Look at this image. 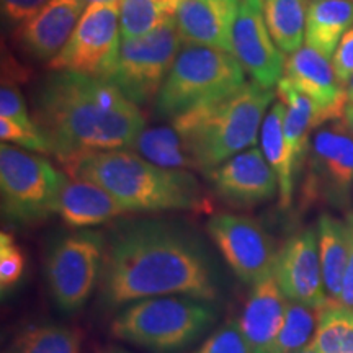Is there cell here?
I'll use <instances>...</instances> for the list:
<instances>
[{
	"mask_svg": "<svg viewBox=\"0 0 353 353\" xmlns=\"http://www.w3.org/2000/svg\"><path fill=\"white\" fill-rule=\"evenodd\" d=\"M345 90H347V101H348V105H353V77H352V81L347 83Z\"/></svg>",
	"mask_w": 353,
	"mask_h": 353,
	"instance_id": "39",
	"label": "cell"
},
{
	"mask_svg": "<svg viewBox=\"0 0 353 353\" xmlns=\"http://www.w3.org/2000/svg\"><path fill=\"white\" fill-rule=\"evenodd\" d=\"M353 26V0H311L306 17V46L332 59L337 44Z\"/></svg>",
	"mask_w": 353,
	"mask_h": 353,
	"instance_id": "23",
	"label": "cell"
},
{
	"mask_svg": "<svg viewBox=\"0 0 353 353\" xmlns=\"http://www.w3.org/2000/svg\"><path fill=\"white\" fill-rule=\"evenodd\" d=\"M232 56L247 76L263 88L276 87L283 77L285 54L268 32L263 0H242L232 30Z\"/></svg>",
	"mask_w": 353,
	"mask_h": 353,
	"instance_id": "13",
	"label": "cell"
},
{
	"mask_svg": "<svg viewBox=\"0 0 353 353\" xmlns=\"http://www.w3.org/2000/svg\"><path fill=\"white\" fill-rule=\"evenodd\" d=\"M170 17H175V6L169 0H121V39L144 37Z\"/></svg>",
	"mask_w": 353,
	"mask_h": 353,
	"instance_id": "29",
	"label": "cell"
},
{
	"mask_svg": "<svg viewBox=\"0 0 353 353\" xmlns=\"http://www.w3.org/2000/svg\"><path fill=\"white\" fill-rule=\"evenodd\" d=\"M276 95L283 101L285 112V138L293 164L294 176L299 175L306 162L311 132L322 126L319 110L309 97H306L281 77L276 85Z\"/></svg>",
	"mask_w": 353,
	"mask_h": 353,
	"instance_id": "21",
	"label": "cell"
},
{
	"mask_svg": "<svg viewBox=\"0 0 353 353\" xmlns=\"http://www.w3.org/2000/svg\"><path fill=\"white\" fill-rule=\"evenodd\" d=\"M343 121L348 126V130L353 134V105H347L345 112H343Z\"/></svg>",
	"mask_w": 353,
	"mask_h": 353,
	"instance_id": "38",
	"label": "cell"
},
{
	"mask_svg": "<svg viewBox=\"0 0 353 353\" xmlns=\"http://www.w3.org/2000/svg\"><path fill=\"white\" fill-rule=\"evenodd\" d=\"M317 242L324 288L329 303L341 301L342 283L350 259V228L347 221L324 213L317 223Z\"/></svg>",
	"mask_w": 353,
	"mask_h": 353,
	"instance_id": "22",
	"label": "cell"
},
{
	"mask_svg": "<svg viewBox=\"0 0 353 353\" xmlns=\"http://www.w3.org/2000/svg\"><path fill=\"white\" fill-rule=\"evenodd\" d=\"M65 180L48 159L6 143L0 148L2 214L12 223L32 224L57 213Z\"/></svg>",
	"mask_w": 353,
	"mask_h": 353,
	"instance_id": "7",
	"label": "cell"
},
{
	"mask_svg": "<svg viewBox=\"0 0 353 353\" xmlns=\"http://www.w3.org/2000/svg\"><path fill=\"white\" fill-rule=\"evenodd\" d=\"M2 353H20V348H19V343H13V345H10L8 348H6Z\"/></svg>",
	"mask_w": 353,
	"mask_h": 353,
	"instance_id": "40",
	"label": "cell"
},
{
	"mask_svg": "<svg viewBox=\"0 0 353 353\" xmlns=\"http://www.w3.org/2000/svg\"><path fill=\"white\" fill-rule=\"evenodd\" d=\"M206 231L231 270L245 285H257L273 273L278 252L272 237L255 219L218 213L206 223Z\"/></svg>",
	"mask_w": 353,
	"mask_h": 353,
	"instance_id": "12",
	"label": "cell"
},
{
	"mask_svg": "<svg viewBox=\"0 0 353 353\" xmlns=\"http://www.w3.org/2000/svg\"><path fill=\"white\" fill-rule=\"evenodd\" d=\"M321 309L288 299L283 325L276 335L270 353H296L306 348L316 334Z\"/></svg>",
	"mask_w": 353,
	"mask_h": 353,
	"instance_id": "28",
	"label": "cell"
},
{
	"mask_svg": "<svg viewBox=\"0 0 353 353\" xmlns=\"http://www.w3.org/2000/svg\"><path fill=\"white\" fill-rule=\"evenodd\" d=\"M25 272V255L12 234H0V288L2 293L12 290Z\"/></svg>",
	"mask_w": 353,
	"mask_h": 353,
	"instance_id": "33",
	"label": "cell"
},
{
	"mask_svg": "<svg viewBox=\"0 0 353 353\" xmlns=\"http://www.w3.org/2000/svg\"><path fill=\"white\" fill-rule=\"evenodd\" d=\"M285 112L286 107L283 101L280 99L273 101L263 120L262 130H260V149L278 176L280 206L283 210H288L293 201L296 176H294L288 144L285 138Z\"/></svg>",
	"mask_w": 353,
	"mask_h": 353,
	"instance_id": "24",
	"label": "cell"
},
{
	"mask_svg": "<svg viewBox=\"0 0 353 353\" xmlns=\"http://www.w3.org/2000/svg\"><path fill=\"white\" fill-rule=\"evenodd\" d=\"M0 139L2 143H12L20 145L21 149L39 154H52L51 144L38 125L26 126L10 120V118L0 117Z\"/></svg>",
	"mask_w": 353,
	"mask_h": 353,
	"instance_id": "31",
	"label": "cell"
},
{
	"mask_svg": "<svg viewBox=\"0 0 353 353\" xmlns=\"http://www.w3.org/2000/svg\"><path fill=\"white\" fill-rule=\"evenodd\" d=\"M273 275L290 301L312 307H324L329 303L314 229L307 228L293 234L285 242L276 254Z\"/></svg>",
	"mask_w": 353,
	"mask_h": 353,
	"instance_id": "14",
	"label": "cell"
},
{
	"mask_svg": "<svg viewBox=\"0 0 353 353\" xmlns=\"http://www.w3.org/2000/svg\"><path fill=\"white\" fill-rule=\"evenodd\" d=\"M307 6V0H263L268 32L283 54L290 56L303 48Z\"/></svg>",
	"mask_w": 353,
	"mask_h": 353,
	"instance_id": "26",
	"label": "cell"
},
{
	"mask_svg": "<svg viewBox=\"0 0 353 353\" xmlns=\"http://www.w3.org/2000/svg\"><path fill=\"white\" fill-rule=\"evenodd\" d=\"M296 353H319V352L314 350V348H312L311 345H307L306 348H303V350H299V352H296Z\"/></svg>",
	"mask_w": 353,
	"mask_h": 353,
	"instance_id": "41",
	"label": "cell"
},
{
	"mask_svg": "<svg viewBox=\"0 0 353 353\" xmlns=\"http://www.w3.org/2000/svg\"><path fill=\"white\" fill-rule=\"evenodd\" d=\"M242 0H179L175 20L185 43L231 52Z\"/></svg>",
	"mask_w": 353,
	"mask_h": 353,
	"instance_id": "18",
	"label": "cell"
},
{
	"mask_svg": "<svg viewBox=\"0 0 353 353\" xmlns=\"http://www.w3.org/2000/svg\"><path fill=\"white\" fill-rule=\"evenodd\" d=\"M183 43L175 17L144 37L121 39L120 52L105 81L113 83L138 107L151 103L169 76Z\"/></svg>",
	"mask_w": 353,
	"mask_h": 353,
	"instance_id": "8",
	"label": "cell"
},
{
	"mask_svg": "<svg viewBox=\"0 0 353 353\" xmlns=\"http://www.w3.org/2000/svg\"><path fill=\"white\" fill-rule=\"evenodd\" d=\"M85 0H51L37 17L13 33L26 56L50 63L63 51L65 43L85 12Z\"/></svg>",
	"mask_w": 353,
	"mask_h": 353,
	"instance_id": "17",
	"label": "cell"
},
{
	"mask_svg": "<svg viewBox=\"0 0 353 353\" xmlns=\"http://www.w3.org/2000/svg\"><path fill=\"white\" fill-rule=\"evenodd\" d=\"M61 164L72 179L88 180L107 190L126 213L206 206L195 175L159 167L126 149L82 152Z\"/></svg>",
	"mask_w": 353,
	"mask_h": 353,
	"instance_id": "3",
	"label": "cell"
},
{
	"mask_svg": "<svg viewBox=\"0 0 353 353\" xmlns=\"http://www.w3.org/2000/svg\"><path fill=\"white\" fill-rule=\"evenodd\" d=\"M216 195L236 208L270 201L278 192V176L257 145L245 149L205 174Z\"/></svg>",
	"mask_w": 353,
	"mask_h": 353,
	"instance_id": "15",
	"label": "cell"
},
{
	"mask_svg": "<svg viewBox=\"0 0 353 353\" xmlns=\"http://www.w3.org/2000/svg\"><path fill=\"white\" fill-rule=\"evenodd\" d=\"M275 100L273 88L249 81L226 99L185 113L170 125L183 138L196 170L208 174L257 144L268 107Z\"/></svg>",
	"mask_w": 353,
	"mask_h": 353,
	"instance_id": "4",
	"label": "cell"
},
{
	"mask_svg": "<svg viewBox=\"0 0 353 353\" xmlns=\"http://www.w3.org/2000/svg\"><path fill=\"white\" fill-rule=\"evenodd\" d=\"M103 353H130V352L123 350V348H108V350L103 352Z\"/></svg>",
	"mask_w": 353,
	"mask_h": 353,
	"instance_id": "42",
	"label": "cell"
},
{
	"mask_svg": "<svg viewBox=\"0 0 353 353\" xmlns=\"http://www.w3.org/2000/svg\"><path fill=\"white\" fill-rule=\"evenodd\" d=\"M131 149L145 161L172 170L196 169L195 159L174 126L144 128Z\"/></svg>",
	"mask_w": 353,
	"mask_h": 353,
	"instance_id": "25",
	"label": "cell"
},
{
	"mask_svg": "<svg viewBox=\"0 0 353 353\" xmlns=\"http://www.w3.org/2000/svg\"><path fill=\"white\" fill-rule=\"evenodd\" d=\"M218 321L213 303L188 296H157L131 303L114 317L112 334L154 353H176L195 343Z\"/></svg>",
	"mask_w": 353,
	"mask_h": 353,
	"instance_id": "5",
	"label": "cell"
},
{
	"mask_svg": "<svg viewBox=\"0 0 353 353\" xmlns=\"http://www.w3.org/2000/svg\"><path fill=\"white\" fill-rule=\"evenodd\" d=\"M30 103L59 162L88 151L130 149L145 128L141 108L113 83L74 70L38 77Z\"/></svg>",
	"mask_w": 353,
	"mask_h": 353,
	"instance_id": "2",
	"label": "cell"
},
{
	"mask_svg": "<svg viewBox=\"0 0 353 353\" xmlns=\"http://www.w3.org/2000/svg\"><path fill=\"white\" fill-rule=\"evenodd\" d=\"M51 0H0L3 23L12 33L37 17Z\"/></svg>",
	"mask_w": 353,
	"mask_h": 353,
	"instance_id": "34",
	"label": "cell"
},
{
	"mask_svg": "<svg viewBox=\"0 0 353 353\" xmlns=\"http://www.w3.org/2000/svg\"><path fill=\"white\" fill-rule=\"evenodd\" d=\"M0 117L10 118V120L20 123V125L33 126L37 125L32 120L28 105L19 85L15 83H2L0 90Z\"/></svg>",
	"mask_w": 353,
	"mask_h": 353,
	"instance_id": "35",
	"label": "cell"
},
{
	"mask_svg": "<svg viewBox=\"0 0 353 353\" xmlns=\"http://www.w3.org/2000/svg\"><path fill=\"white\" fill-rule=\"evenodd\" d=\"M121 46L120 2L88 3L63 51L48 63L50 70H74L105 79Z\"/></svg>",
	"mask_w": 353,
	"mask_h": 353,
	"instance_id": "11",
	"label": "cell"
},
{
	"mask_svg": "<svg viewBox=\"0 0 353 353\" xmlns=\"http://www.w3.org/2000/svg\"><path fill=\"white\" fill-rule=\"evenodd\" d=\"M345 221L348 223V228H350V259H348L345 276H343L341 301H339V304L353 309V213H348Z\"/></svg>",
	"mask_w": 353,
	"mask_h": 353,
	"instance_id": "37",
	"label": "cell"
},
{
	"mask_svg": "<svg viewBox=\"0 0 353 353\" xmlns=\"http://www.w3.org/2000/svg\"><path fill=\"white\" fill-rule=\"evenodd\" d=\"M105 247L103 234L94 231L69 234L50 247L44 276L59 309L74 312L88 301L101 273Z\"/></svg>",
	"mask_w": 353,
	"mask_h": 353,
	"instance_id": "10",
	"label": "cell"
},
{
	"mask_svg": "<svg viewBox=\"0 0 353 353\" xmlns=\"http://www.w3.org/2000/svg\"><path fill=\"white\" fill-rule=\"evenodd\" d=\"M306 164L299 208L345 206L353 185V134L343 118L317 128L309 143Z\"/></svg>",
	"mask_w": 353,
	"mask_h": 353,
	"instance_id": "9",
	"label": "cell"
},
{
	"mask_svg": "<svg viewBox=\"0 0 353 353\" xmlns=\"http://www.w3.org/2000/svg\"><path fill=\"white\" fill-rule=\"evenodd\" d=\"M85 2H90V3H94V2H121V0H85Z\"/></svg>",
	"mask_w": 353,
	"mask_h": 353,
	"instance_id": "43",
	"label": "cell"
},
{
	"mask_svg": "<svg viewBox=\"0 0 353 353\" xmlns=\"http://www.w3.org/2000/svg\"><path fill=\"white\" fill-rule=\"evenodd\" d=\"M245 82L244 69L231 52L183 43L154 100V112L161 120L172 121L226 99Z\"/></svg>",
	"mask_w": 353,
	"mask_h": 353,
	"instance_id": "6",
	"label": "cell"
},
{
	"mask_svg": "<svg viewBox=\"0 0 353 353\" xmlns=\"http://www.w3.org/2000/svg\"><path fill=\"white\" fill-rule=\"evenodd\" d=\"M17 343L20 353H81L82 334L64 325L43 324L26 330Z\"/></svg>",
	"mask_w": 353,
	"mask_h": 353,
	"instance_id": "30",
	"label": "cell"
},
{
	"mask_svg": "<svg viewBox=\"0 0 353 353\" xmlns=\"http://www.w3.org/2000/svg\"><path fill=\"white\" fill-rule=\"evenodd\" d=\"M309 345L319 353H353V309L339 303L325 304Z\"/></svg>",
	"mask_w": 353,
	"mask_h": 353,
	"instance_id": "27",
	"label": "cell"
},
{
	"mask_svg": "<svg viewBox=\"0 0 353 353\" xmlns=\"http://www.w3.org/2000/svg\"><path fill=\"white\" fill-rule=\"evenodd\" d=\"M283 77L301 94L309 97L319 110L322 126L342 120L348 105L345 87L339 82L332 63L309 46L288 56Z\"/></svg>",
	"mask_w": 353,
	"mask_h": 353,
	"instance_id": "16",
	"label": "cell"
},
{
	"mask_svg": "<svg viewBox=\"0 0 353 353\" xmlns=\"http://www.w3.org/2000/svg\"><path fill=\"white\" fill-rule=\"evenodd\" d=\"M330 63H332L339 82L343 87H347V83L353 77V26L343 34L341 43L337 44V50H335Z\"/></svg>",
	"mask_w": 353,
	"mask_h": 353,
	"instance_id": "36",
	"label": "cell"
},
{
	"mask_svg": "<svg viewBox=\"0 0 353 353\" xmlns=\"http://www.w3.org/2000/svg\"><path fill=\"white\" fill-rule=\"evenodd\" d=\"M219 293V275L206 245L182 224L128 221L108 237L100 281V301L107 307L157 296L214 303Z\"/></svg>",
	"mask_w": 353,
	"mask_h": 353,
	"instance_id": "1",
	"label": "cell"
},
{
	"mask_svg": "<svg viewBox=\"0 0 353 353\" xmlns=\"http://www.w3.org/2000/svg\"><path fill=\"white\" fill-rule=\"evenodd\" d=\"M195 353H250L249 343L237 319L219 325Z\"/></svg>",
	"mask_w": 353,
	"mask_h": 353,
	"instance_id": "32",
	"label": "cell"
},
{
	"mask_svg": "<svg viewBox=\"0 0 353 353\" xmlns=\"http://www.w3.org/2000/svg\"><path fill=\"white\" fill-rule=\"evenodd\" d=\"M286 307L288 298L283 294L273 273L252 286L239 319L250 353H270L283 325Z\"/></svg>",
	"mask_w": 353,
	"mask_h": 353,
	"instance_id": "19",
	"label": "cell"
},
{
	"mask_svg": "<svg viewBox=\"0 0 353 353\" xmlns=\"http://www.w3.org/2000/svg\"><path fill=\"white\" fill-rule=\"evenodd\" d=\"M125 213L107 190L82 179L65 180L57 203V214L70 228L99 226Z\"/></svg>",
	"mask_w": 353,
	"mask_h": 353,
	"instance_id": "20",
	"label": "cell"
}]
</instances>
